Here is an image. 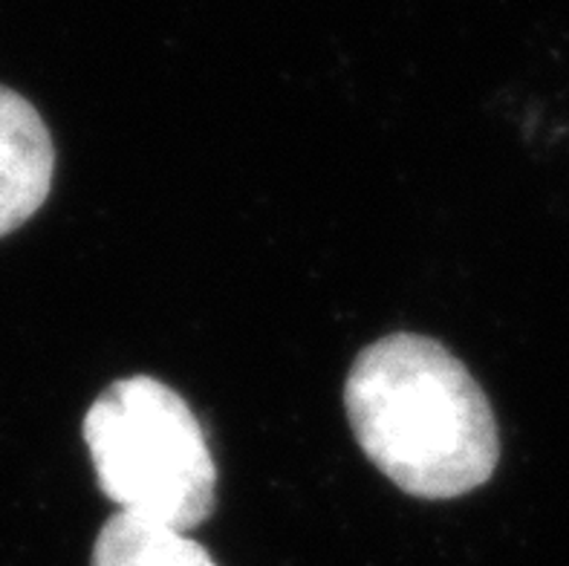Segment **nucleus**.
I'll use <instances>...</instances> for the list:
<instances>
[{"label":"nucleus","mask_w":569,"mask_h":566,"mask_svg":"<svg viewBox=\"0 0 569 566\" xmlns=\"http://www.w3.org/2000/svg\"><path fill=\"white\" fill-rule=\"evenodd\" d=\"M90 566H217L197 540L171 526L116 512L101 526Z\"/></svg>","instance_id":"20e7f679"},{"label":"nucleus","mask_w":569,"mask_h":566,"mask_svg":"<svg viewBox=\"0 0 569 566\" xmlns=\"http://www.w3.org/2000/svg\"><path fill=\"white\" fill-rule=\"evenodd\" d=\"M84 443L119 512L188 532L214 512L217 468L200 419L151 376L119 379L90 405Z\"/></svg>","instance_id":"f03ea898"},{"label":"nucleus","mask_w":569,"mask_h":566,"mask_svg":"<svg viewBox=\"0 0 569 566\" xmlns=\"http://www.w3.org/2000/svg\"><path fill=\"white\" fill-rule=\"evenodd\" d=\"M345 408L365 457L413 497L451 500L498 468V419L483 387L431 338L397 332L361 350Z\"/></svg>","instance_id":"f257e3e1"},{"label":"nucleus","mask_w":569,"mask_h":566,"mask_svg":"<svg viewBox=\"0 0 569 566\" xmlns=\"http://www.w3.org/2000/svg\"><path fill=\"white\" fill-rule=\"evenodd\" d=\"M50 130L23 96L0 87V237L36 215L52 186Z\"/></svg>","instance_id":"7ed1b4c3"}]
</instances>
